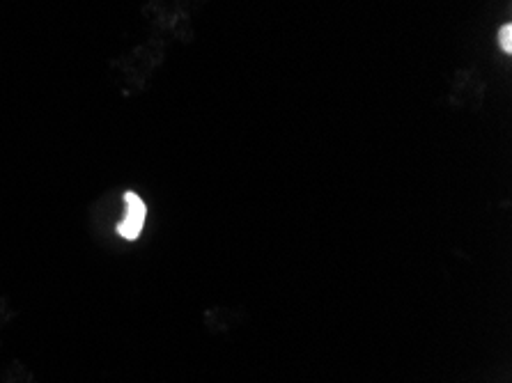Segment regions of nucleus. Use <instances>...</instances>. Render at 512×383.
I'll return each instance as SVG.
<instances>
[{
    "mask_svg": "<svg viewBox=\"0 0 512 383\" xmlns=\"http://www.w3.org/2000/svg\"><path fill=\"white\" fill-rule=\"evenodd\" d=\"M499 46L506 53H512V26L510 23H506V26L499 30Z\"/></svg>",
    "mask_w": 512,
    "mask_h": 383,
    "instance_id": "f03ea898",
    "label": "nucleus"
},
{
    "mask_svg": "<svg viewBox=\"0 0 512 383\" xmlns=\"http://www.w3.org/2000/svg\"><path fill=\"white\" fill-rule=\"evenodd\" d=\"M124 205H127V209H124L122 221L118 223V234L127 241H136L145 228L147 205L143 202L141 195L134 191L124 193Z\"/></svg>",
    "mask_w": 512,
    "mask_h": 383,
    "instance_id": "f257e3e1",
    "label": "nucleus"
}]
</instances>
